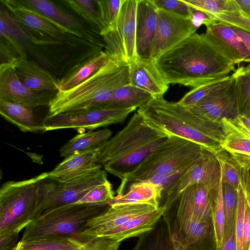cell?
Returning a JSON list of instances; mask_svg holds the SVG:
<instances>
[{"label": "cell", "instance_id": "obj_50", "mask_svg": "<svg viewBox=\"0 0 250 250\" xmlns=\"http://www.w3.org/2000/svg\"><path fill=\"white\" fill-rule=\"evenodd\" d=\"M218 250H237L235 226L228 232L224 233L222 244Z\"/></svg>", "mask_w": 250, "mask_h": 250}, {"label": "cell", "instance_id": "obj_52", "mask_svg": "<svg viewBox=\"0 0 250 250\" xmlns=\"http://www.w3.org/2000/svg\"><path fill=\"white\" fill-rule=\"evenodd\" d=\"M233 120L239 126L250 133V117L238 115Z\"/></svg>", "mask_w": 250, "mask_h": 250}, {"label": "cell", "instance_id": "obj_15", "mask_svg": "<svg viewBox=\"0 0 250 250\" xmlns=\"http://www.w3.org/2000/svg\"><path fill=\"white\" fill-rule=\"evenodd\" d=\"M37 92L26 87L19 79L13 62L0 65V100L35 108L48 106L56 93Z\"/></svg>", "mask_w": 250, "mask_h": 250}, {"label": "cell", "instance_id": "obj_7", "mask_svg": "<svg viewBox=\"0 0 250 250\" xmlns=\"http://www.w3.org/2000/svg\"><path fill=\"white\" fill-rule=\"evenodd\" d=\"M108 207L73 203L56 208L33 220L25 228L21 241L52 237L78 239L87 221Z\"/></svg>", "mask_w": 250, "mask_h": 250}, {"label": "cell", "instance_id": "obj_41", "mask_svg": "<svg viewBox=\"0 0 250 250\" xmlns=\"http://www.w3.org/2000/svg\"><path fill=\"white\" fill-rule=\"evenodd\" d=\"M95 2L102 26L101 32L111 27L115 23L119 14L122 0H98Z\"/></svg>", "mask_w": 250, "mask_h": 250}, {"label": "cell", "instance_id": "obj_49", "mask_svg": "<svg viewBox=\"0 0 250 250\" xmlns=\"http://www.w3.org/2000/svg\"><path fill=\"white\" fill-rule=\"evenodd\" d=\"M19 233L12 232L0 235V250H13L17 244Z\"/></svg>", "mask_w": 250, "mask_h": 250}, {"label": "cell", "instance_id": "obj_2", "mask_svg": "<svg viewBox=\"0 0 250 250\" xmlns=\"http://www.w3.org/2000/svg\"><path fill=\"white\" fill-rule=\"evenodd\" d=\"M137 112L147 124L168 136L188 140L213 152L222 148L225 135L222 123L203 119L178 102L154 97Z\"/></svg>", "mask_w": 250, "mask_h": 250}, {"label": "cell", "instance_id": "obj_40", "mask_svg": "<svg viewBox=\"0 0 250 250\" xmlns=\"http://www.w3.org/2000/svg\"><path fill=\"white\" fill-rule=\"evenodd\" d=\"M65 4L88 22L97 27L99 31L102 29L98 11L95 7V0H64Z\"/></svg>", "mask_w": 250, "mask_h": 250}, {"label": "cell", "instance_id": "obj_36", "mask_svg": "<svg viewBox=\"0 0 250 250\" xmlns=\"http://www.w3.org/2000/svg\"><path fill=\"white\" fill-rule=\"evenodd\" d=\"M214 153L221 166L222 182L229 184L238 190L242 166L230 154L223 148Z\"/></svg>", "mask_w": 250, "mask_h": 250}, {"label": "cell", "instance_id": "obj_3", "mask_svg": "<svg viewBox=\"0 0 250 250\" xmlns=\"http://www.w3.org/2000/svg\"><path fill=\"white\" fill-rule=\"evenodd\" d=\"M169 137L136 112L122 129L99 147L98 164L121 181Z\"/></svg>", "mask_w": 250, "mask_h": 250}, {"label": "cell", "instance_id": "obj_20", "mask_svg": "<svg viewBox=\"0 0 250 250\" xmlns=\"http://www.w3.org/2000/svg\"><path fill=\"white\" fill-rule=\"evenodd\" d=\"M158 22V9L151 0H138L136 15L137 58L151 60V45Z\"/></svg>", "mask_w": 250, "mask_h": 250}, {"label": "cell", "instance_id": "obj_9", "mask_svg": "<svg viewBox=\"0 0 250 250\" xmlns=\"http://www.w3.org/2000/svg\"><path fill=\"white\" fill-rule=\"evenodd\" d=\"M174 244L182 250H218L214 223H206L171 209L164 210Z\"/></svg>", "mask_w": 250, "mask_h": 250}, {"label": "cell", "instance_id": "obj_33", "mask_svg": "<svg viewBox=\"0 0 250 250\" xmlns=\"http://www.w3.org/2000/svg\"><path fill=\"white\" fill-rule=\"evenodd\" d=\"M22 1L33 10L68 29L74 30V29L78 28L81 25L80 21L72 15L63 11L50 0H22Z\"/></svg>", "mask_w": 250, "mask_h": 250}, {"label": "cell", "instance_id": "obj_38", "mask_svg": "<svg viewBox=\"0 0 250 250\" xmlns=\"http://www.w3.org/2000/svg\"><path fill=\"white\" fill-rule=\"evenodd\" d=\"M211 18L217 21L228 23L250 33V17L242 12L233 0H225L223 10Z\"/></svg>", "mask_w": 250, "mask_h": 250}, {"label": "cell", "instance_id": "obj_5", "mask_svg": "<svg viewBox=\"0 0 250 250\" xmlns=\"http://www.w3.org/2000/svg\"><path fill=\"white\" fill-rule=\"evenodd\" d=\"M53 180L48 172L19 181H7L0 188V235L20 232L34 219Z\"/></svg>", "mask_w": 250, "mask_h": 250}, {"label": "cell", "instance_id": "obj_1", "mask_svg": "<svg viewBox=\"0 0 250 250\" xmlns=\"http://www.w3.org/2000/svg\"><path fill=\"white\" fill-rule=\"evenodd\" d=\"M168 84L193 88L222 78L235 70L231 63L196 32L168 50L154 61Z\"/></svg>", "mask_w": 250, "mask_h": 250}, {"label": "cell", "instance_id": "obj_30", "mask_svg": "<svg viewBox=\"0 0 250 250\" xmlns=\"http://www.w3.org/2000/svg\"><path fill=\"white\" fill-rule=\"evenodd\" d=\"M152 98L149 93L128 83L116 90L104 108L136 109Z\"/></svg>", "mask_w": 250, "mask_h": 250}, {"label": "cell", "instance_id": "obj_8", "mask_svg": "<svg viewBox=\"0 0 250 250\" xmlns=\"http://www.w3.org/2000/svg\"><path fill=\"white\" fill-rule=\"evenodd\" d=\"M138 0H122L118 17L110 28L100 34L109 56L122 63L129 64L137 58L136 15Z\"/></svg>", "mask_w": 250, "mask_h": 250}, {"label": "cell", "instance_id": "obj_21", "mask_svg": "<svg viewBox=\"0 0 250 250\" xmlns=\"http://www.w3.org/2000/svg\"><path fill=\"white\" fill-rule=\"evenodd\" d=\"M99 147L75 153L57 165L49 177L57 182H63L86 173L102 169V165L98 164Z\"/></svg>", "mask_w": 250, "mask_h": 250}, {"label": "cell", "instance_id": "obj_27", "mask_svg": "<svg viewBox=\"0 0 250 250\" xmlns=\"http://www.w3.org/2000/svg\"><path fill=\"white\" fill-rule=\"evenodd\" d=\"M162 194L159 187L148 181L135 182L129 186L126 193L114 197L109 206L148 204L159 207Z\"/></svg>", "mask_w": 250, "mask_h": 250}, {"label": "cell", "instance_id": "obj_19", "mask_svg": "<svg viewBox=\"0 0 250 250\" xmlns=\"http://www.w3.org/2000/svg\"><path fill=\"white\" fill-rule=\"evenodd\" d=\"M206 28L207 39L225 58L235 65L245 62L246 50L232 26L217 21Z\"/></svg>", "mask_w": 250, "mask_h": 250}, {"label": "cell", "instance_id": "obj_4", "mask_svg": "<svg viewBox=\"0 0 250 250\" xmlns=\"http://www.w3.org/2000/svg\"><path fill=\"white\" fill-rule=\"evenodd\" d=\"M128 83L129 64L120 63L110 56L102 66L82 83L57 91L49 103L46 116L104 107L116 90Z\"/></svg>", "mask_w": 250, "mask_h": 250}, {"label": "cell", "instance_id": "obj_32", "mask_svg": "<svg viewBox=\"0 0 250 250\" xmlns=\"http://www.w3.org/2000/svg\"><path fill=\"white\" fill-rule=\"evenodd\" d=\"M84 243L73 237H52L20 241L13 250H80Z\"/></svg>", "mask_w": 250, "mask_h": 250}, {"label": "cell", "instance_id": "obj_55", "mask_svg": "<svg viewBox=\"0 0 250 250\" xmlns=\"http://www.w3.org/2000/svg\"><path fill=\"white\" fill-rule=\"evenodd\" d=\"M174 244V243H173ZM174 248H175V250H182L181 249H180L179 248L177 247V246H176L174 244Z\"/></svg>", "mask_w": 250, "mask_h": 250}, {"label": "cell", "instance_id": "obj_44", "mask_svg": "<svg viewBox=\"0 0 250 250\" xmlns=\"http://www.w3.org/2000/svg\"><path fill=\"white\" fill-rule=\"evenodd\" d=\"M246 203V196L241 187L239 186L238 189V203L235 221L237 250H242L243 225Z\"/></svg>", "mask_w": 250, "mask_h": 250}, {"label": "cell", "instance_id": "obj_51", "mask_svg": "<svg viewBox=\"0 0 250 250\" xmlns=\"http://www.w3.org/2000/svg\"><path fill=\"white\" fill-rule=\"evenodd\" d=\"M232 27L241 39L246 50L247 55L245 62H250V33L238 27Z\"/></svg>", "mask_w": 250, "mask_h": 250}, {"label": "cell", "instance_id": "obj_23", "mask_svg": "<svg viewBox=\"0 0 250 250\" xmlns=\"http://www.w3.org/2000/svg\"><path fill=\"white\" fill-rule=\"evenodd\" d=\"M225 137L222 148L230 154L242 166H250V133L233 119L221 120Z\"/></svg>", "mask_w": 250, "mask_h": 250}, {"label": "cell", "instance_id": "obj_28", "mask_svg": "<svg viewBox=\"0 0 250 250\" xmlns=\"http://www.w3.org/2000/svg\"><path fill=\"white\" fill-rule=\"evenodd\" d=\"M109 58L104 51H100L84 62L78 64L58 81V91L67 90L80 83L97 71Z\"/></svg>", "mask_w": 250, "mask_h": 250}, {"label": "cell", "instance_id": "obj_29", "mask_svg": "<svg viewBox=\"0 0 250 250\" xmlns=\"http://www.w3.org/2000/svg\"><path fill=\"white\" fill-rule=\"evenodd\" d=\"M111 134L108 128L78 134L61 148L60 155L66 158L76 152L98 147L110 139Z\"/></svg>", "mask_w": 250, "mask_h": 250}, {"label": "cell", "instance_id": "obj_18", "mask_svg": "<svg viewBox=\"0 0 250 250\" xmlns=\"http://www.w3.org/2000/svg\"><path fill=\"white\" fill-rule=\"evenodd\" d=\"M188 108L199 117L214 123H221L225 118L235 119L238 112L234 79L226 88Z\"/></svg>", "mask_w": 250, "mask_h": 250}, {"label": "cell", "instance_id": "obj_43", "mask_svg": "<svg viewBox=\"0 0 250 250\" xmlns=\"http://www.w3.org/2000/svg\"><path fill=\"white\" fill-rule=\"evenodd\" d=\"M158 9L176 16L191 19L190 7L182 0H151Z\"/></svg>", "mask_w": 250, "mask_h": 250}, {"label": "cell", "instance_id": "obj_48", "mask_svg": "<svg viewBox=\"0 0 250 250\" xmlns=\"http://www.w3.org/2000/svg\"><path fill=\"white\" fill-rule=\"evenodd\" d=\"M242 250H250V203L247 199L244 218Z\"/></svg>", "mask_w": 250, "mask_h": 250}, {"label": "cell", "instance_id": "obj_24", "mask_svg": "<svg viewBox=\"0 0 250 250\" xmlns=\"http://www.w3.org/2000/svg\"><path fill=\"white\" fill-rule=\"evenodd\" d=\"M19 79L28 88L37 92H57L58 82L51 73L26 58L13 62Z\"/></svg>", "mask_w": 250, "mask_h": 250}, {"label": "cell", "instance_id": "obj_42", "mask_svg": "<svg viewBox=\"0 0 250 250\" xmlns=\"http://www.w3.org/2000/svg\"><path fill=\"white\" fill-rule=\"evenodd\" d=\"M114 192L110 183H105L94 188L83 197L75 203L91 205H109L113 199Z\"/></svg>", "mask_w": 250, "mask_h": 250}, {"label": "cell", "instance_id": "obj_39", "mask_svg": "<svg viewBox=\"0 0 250 250\" xmlns=\"http://www.w3.org/2000/svg\"><path fill=\"white\" fill-rule=\"evenodd\" d=\"M222 188L225 218L224 233H226L235 226L238 190L223 182Z\"/></svg>", "mask_w": 250, "mask_h": 250}, {"label": "cell", "instance_id": "obj_12", "mask_svg": "<svg viewBox=\"0 0 250 250\" xmlns=\"http://www.w3.org/2000/svg\"><path fill=\"white\" fill-rule=\"evenodd\" d=\"M158 208L148 204L109 206L104 211L87 221L78 239L84 243L91 239L101 237L105 232Z\"/></svg>", "mask_w": 250, "mask_h": 250}, {"label": "cell", "instance_id": "obj_14", "mask_svg": "<svg viewBox=\"0 0 250 250\" xmlns=\"http://www.w3.org/2000/svg\"><path fill=\"white\" fill-rule=\"evenodd\" d=\"M191 20L158 9V22L152 41L150 59L161 55L196 32Z\"/></svg>", "mask_w": 250, "mask_h": 250}, {"label": "cell", "instance_id": "obj_47", "mask_svg": "<svg viewBox=\"0 0 250 250\" xmlns=\"http://www.w3.org/2000/svg\"><path fill=\"white\" fill-rule=\"evenodd\" d=\"M191 21L197 29L202 25L206 27L217 22L206 13L190 7Z\"/></svg>", "mask_w": 250, "mask_h": 250}, {"label": "cell", "instance_id": "obj_17", "mask_svg": "<svg viewBox=\"0 0 250 250\" xmlns=\"http://www.w3.org/2000/svg\"><path fill=\"white\" fill-rule=\"evenodd\" d=\"M1 3L19 24L32 30L42 32L56 40L64 34L78 36V32L57 23L26 5L22 0H1Z\"/></svg>", "mask_w": 250, "mask_h": 250}, {"label": "cell", "instance_id": "obj_16", "mask_svg": "<svg viewBox=\"0 0 250 250\" xmlns=\"http://www.w3.org/2000/svg\"><path fill=\"white\" fill-rule=\"evenodd\" d=\"M218 190L219 188L212 189L203 184L191 185L183 190L164 209H172L200 222H213V206Z\"/></svg>", "mask_w": 250, "mask_h": 250}, {"label": "cell", "instance_id": "obj_6", "mask_svg": "<svg viewBox=\"0 0 250 250\" xmlns=\"http://www.w3.org/2000/svg\"><path fill=\"white\" fill-rule=\"evenodd\" d=\"M209 150L192 141L171 136L121 181L117 192L122 195L135 182L147 181L157 174L189 169Z\"/></svg>", "mask_w": 250, "mask_h": 250}, {"label": "cell", "instance_id": "obj_10", "mask_svg": "<svg viewBox=\"0 0 250 250\" xmlns=\"http://www.w3.org/2000/svg\"><path fill=\"white\" fill-rule=\"evenodd\" d=\"M107 181L106 173L102 169L89 171L63 182L54 181L33 220L56 208L77 203L94 188Z\"/></svg>", "mask_w": 250, "mask_h": 250}, {"label": "cell", "instance_id": "obj_45", "mask_svg": "<svg viewBox=\"0 0 250 250\" xmlns=\"http://www.w3.org/2000/svg\"><path fill=\"white\" fill-rule=\"evenodd\" d=\"M188 6L202 11L211 18L223 9L225 0H182Z\"/></svg>", "mask_w": 250, "mask_h": 250}, {"label": "cell", "instance_id": "obj_54", "mask_svg": "<svg viewBox=\"0 0 250 250\" xmlns=\"http://www.w3.org/2000/svg\"><path fill=\"white\" fill-rule=\"evenodd\" d=\"M245 67L246 70L250 74V63L248 64L246 67Z\"/></svg>", "mask_w": 250, "mask_h": 250}, {"label": "cell", "instance_id": "obj_31", "mask_svg": "<svg viewBox=\"0 0 250 250\" xmlns=\"http://www.w3.org/2000/svg\"><path fill=\"white\" fill-rule=\"evenodd\" d=\"M133 250H175L163 216L152 229L139 236Z\"/></svg>", "mask_w": 250, "mask_h": 250}, {"label": "cell", "instance_id": "obj_11", "mask_svg": "<svg viewBox=\"0 0 250 250\" xmlns=\"http://www.w3.org/2000/svg\"><path fill=\"white\" fill-rule=\"evenodd\" d=\"M136 109L99 107L80 112L46 116L43 119V125L46 131L67 128L92 130L99 127L122 123Z\"/></svg>", "mask_w": 250, "mask_h": 250}, {"label": "cell", "instance_id": "obj_35", "mask_svg": "<svg viewBox=\"0 0 250 250\" xmlns=\"http://www.w3.org/2000/svg\"><path fill=\"white\" fill-rule=\"evenodd\" d=\"M234 78L238 115L250 117V74L244 66L232 73Z\"/></svg>", "mask_w": 250, "mask_h": 250}, {"label": "cell", "instance_id": "obj_53", "mask_svg": "<svg viewBox=\"0 0 250 250\" xmlns=\"http://www.w3.org/2000/svg\"><path fill=\"white\" fill-rule=\"evenodd\" d=\"M233 1L242 12L250 17V0H233Z\"/></svg>", "mask_w": 250, "mask_h": 250}, {"label": "cell", "instance_id": "obj_26", "mask_svg": "<svg viewBox=\"0 0 250 250\" xmlns=\"http://www.w3.org/2000/svg\"><path fill=\"white\" fill-rule=\"evenodd\" d=\"M164 212V208L160 206L153 211L134 217L105 232L101 237H107L122 242L127 238L140 236L154 228Z\"/></svg>", "mask_w": 250, "mask_h": 250}, {"label": "cell", "instance_id": "obj_37", "mask_svg": "<svg viewBox=\"0 0 250 250\" xmlns=\"http://www.w3.org/2000/svg\"><path fill=\"white\" fill-rule=\"evenodd\" d=\"M0 37L10 39L24 48L27 40L25 29L17 22L1 5L0 6Z\"/></svg>", "mask_w": 250, "mask_h": 250}, {"label": "cell", "instance_id": "obj_13", "mask_svg": "<svg viewBox=\"0 0 250 250\" xmlns=\"http://www.w3.org/2000/svg\"><path fill=\"white\" fill-rule=\"evenodd\" d=\"M221 179V168L214 153L209 151L195 166L182 175L162 197L160 206L166 208L187 187L203 184L218 189Z\"/></svg>", "mask_w": 250, "mask_h": 250}, {"label": "cell", "instance_id": "obj_25", "mask_svg": "<svg viewBox=\"0 0 250 250\" xmlns=\"http://www.w3.org/2000/svg\"><path fill=\"white\" fill-rule=\"evenodd\" d=\"M0 114L5 120L17 126L22 132H46L43 121L38 119L34 108L0 100Z\"/></svg>", "mask_w": 250, "mask_h": 250}, {"label": "cell", "instance_id": "obj_46", "mask_svg": "<svg viewBox=\"0 0 250 250\" xmlns=\"http://www.w3.org/2000/svg\"><path fill=\"white\" fill-rule=\"evenodd\" d=\"M121 242L109 237H99L85 242L80 250H118Z\"/></svg>", "mask_w": 250, "mask_h": 250}, {"label": "cell", "instance_id": "obj_22", "mask_svg": "<svg viewBox=\"0 0 250 250\" xmlns=\"http://www.w3.org/2000/svg\"><path fill=\"white\" fill-rule=\"evenodd\" d=\"M129 83L148 93L153 98L163 97L169 86L153 61L138 58L129 63Z\"/></svg>", "mask_w": 250, "mask_h": 250}, {"label": "cell", "instance_id": "obj_34", "mask_svg": "<svg viewBox=\"0 0 250 250\" xmlns=\"http://www.w3.org/2000/svg\"><path fill=\"white\" fill-rule=\"evenodd\" d=\"M233 79L231 74L193 88L187 93L178 103L187 107L193 105L205 98L229 86L233 82Z\"/></svg>", "mask_w": 250, "mask_h": 250}]
</instances>
